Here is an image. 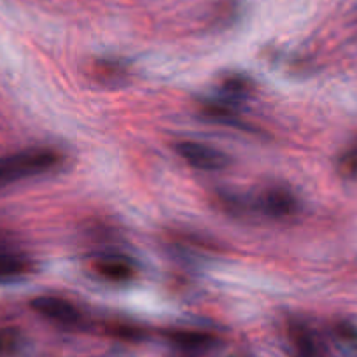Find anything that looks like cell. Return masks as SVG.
<instances>
[{"mask_svg":"<svg viewBox=\"0 0 357 357\" xmlns=\"http://www.w3.org/2000/svg\"><path fill=\"white\" fill-rule=\"evenodd\" d=\"M91 268L100 279L114 284H126L137 277V263L126 254L104 252L91 261Z\"/></svg>","mask_w":357,"mask_h":357,"instance_id":"3957f363","label":"cell"},{"mask_svg":"<svg viewBox=\"0 0 357 357\" xmlns=\"http://www.w3.org/2000/svg\"><path fill=\"white\" fill-rule=\"evenodd\" d=\"M95 75L102 81H119V79L125 77L126 67L121 63V61H114V60H104V61H97L93 67Z\"/></svg>","mask_w":357,"mask_h":357,"instance_id":"8fae6325","label":"cell"},{"mask_svg":"<svg viewBox=\"0 0 357 357\" xmlns=\"http://www.w3.org/2000/svg\"><path fill=\"white\" fill-rule=\"evenodd\" d=\"M175 153L183 158L190 167L204 172L225 170L231 163V158L215 147L195 140H181L175 144Z\"/></svg>","mask_w":357,"mask_h":357,"instance_id":"7a4b0ae2","label":"cell"},{"mask_svg":"<svg viewBox=\"0 0 357 357\" xmlns=\"http://www.w3.org/2000/svg\"><path fill=\"white\" fill-rule=\"evenodd\" d=\"M200 112L204 114L205 119L219 123V125H228L235 126V128H247L243 125V119L240 118L238 111L233 105L225 104V102H214V100H205L200 104Z\"/></svg>","mask_w":357,"mask_h":357,"instance_id":"ba28073f","label":"cell"},{"mask_svg":"<svg viewBox=\"0 0 357 357\" xmlns=\"http://www.w3.org/2000/svg\"><path fill=\"white\" fill-rule=\"evenodd\" d=\"M168 338L175 343V345L183 347V349L190 350H200V349H208L215 343V338L208 333L204 331H184V329H178V331H170L168 333Z\"/></svg>","mask_w":357,"mask_h":357,"instance_id":"9c48e42d","label":"cell"},{"mask_svg":"<svg viewBox=\"0 0 357 357\" xmlns=\"http://www.w3.org/2000/svg\"><path fill=\"white\" fill-rule=\"evenodd\" d=\"M289 336L298 357H331L322 340L307 324H291Z\"/></svg>","mask_w":357,"mask_h":357,"instance_id":"52a82bcc","label":"cell"},{"mask_svg":"<svg viewBox=\"0 0 357 357\" xmlns=\"http://www.w3.org/2000/svg\"><path fill=\"white\" fill-rule=\"evenodd\" d=\"M23 338L20 331L16 329H0V354L2 356H11V354L18 352L22 347Z\"/></svg>","mask_w":357,"mask_h":357,"instance_id":"5bb4252c","label":"cell"},{"mask_svg":"<svg viewBox=\"0 0 357 357\" xmlns=\"http://www.w3.org/2000/svg\"><path fill=\"white\" fill-rule=\"evenodd\" d=\"M63 161V154L50 147H37L0 156V188L11 186L23 178L47 174L61 167Z\"/></svg>","mask_w":357,"mask_h":357,"instance_id":"6da1fadb","label":"cell"},{"mask_svg":"<svg viewBox=\"0 0 357 357\" xmlns=\"http://www.w3.org/2000/svg\"><path fill=\"white\" fill-rule=\"evenodd\" d=\"M338 174L343 178H357V142L347 147L338 158Z\"/></svg>","mask_w":357,"mask_h":357,"instance_id":"7c38bea8","label":"cell"},{"mask_svg":"<svg viewBox=\"0 0 357 357\" xmlns=\"http://www.w3.org/2000/svg\"><path fill=\"white\" fill-rule=\"evenodd\" d=\"M222 91H225L228 97L240 100V98H247L252 91V82L249 77L240 74H229L226 77H222L221 81Z\"/></svg>","mask_w":357,"mask_h":357,"instance_id":"30bf717a","label":"cell"},{"mask_svg":"<svg viewBox=\"0 0 357 357\" xmlns=\"http://www.w3.org/2000/svg\"><path fill=\"white\" fill-rule=\"evenodd\" d=\"M298 200L293 191L284 186H270L263 190L257 200V208L273 219H287L298 212Z\"/></svg>","mask_w":357,"mask_h":357,"instance_id":"5b68a950","label":"cell"},{"mask_svg":"<svg viewBox=\"0 0 357 357\" xmlns=\"http://www.w3.org/2000/svg\"><path fill=\"white\" fill-rule=\"evenodd\" d=\"M335 335L336 338L342 340L343 343H349V345L357 347V326L352 322H336L335 324Z\"/></svg>","mask_w":357,"mask_h":357,"instance_id":"9a60e30c","label":"cell"},{"mask_svg":"<svg viewBox=\"0 0 357 357\" xmlns=\"http://www.w3.org/2000/svg\"><path fill=\"white\" fill-rule=\"evenodd\" d=\"M30 307L37 312L39 315L46 317L47 321L54 322V324L67 326H79L82 321V314L74 303H70L65 298L58 296H39L32 300Z\"/></svg>","mask_w":357,"mask_h":357,"instance_id":"277c9868","label":"cell"},{"mask_svg":"<svg viewBox=\"0 0 357 357\" xmlns=\"http://www.w3.org/2000/svg\"><path fill=\"white\" fill-rule=\"evenodd\" d=\"M219 205H221L225 211H228L229 214L233 215H243L249 212V207H247L245 200L242 197L235 193H228V191H219Z\"/></svg>","mask_w":357,"mask_h":357,"instance_id":"4fadbf2b","label":"cell"},{"mask_svg":"<svg viewBox=\"0 0 357 357\" xmlns=\"http://www.w3.org/2000/svg\"><path fill=\"white\" fill-rule=\"evenodd\" d=\"M36 270V261L15 245L0 247V284L25 279Z\"/></svg>","mask_w":357,"mask_h":357,"instance_id":"8992f818","label":"cell"}]
</instances>
